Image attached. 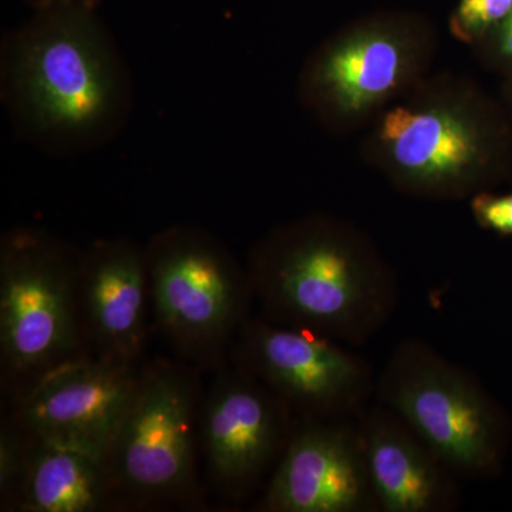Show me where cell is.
I'll return each mask as SVG.
<instances>
[{
  "label": "cell",
  "instance_id": "obj_1",
  "mask_svg": "<svg viewBox=\"0 0 512 512\" xmlns=\"http://www.w3.org/2000/svg\"><path fill=\"white\" fill-rule=\"evenodd\" d=\"M0 94L16 134L55 157L100 150L134 107L130 70L96 9H35L3 39Z\"/></svg>",
  "mask_w": 512,
  "mask_h": 512
},
{
  "label": "cell",
  "instance_id": "obj_2",
  "mask_svg": "<svg viewBox=\"0 0 512 512\" xmlns=\"http://www.w3.org/2000/svg\"><path fill=\"white\" fill-rule=\"evenodd\" d=\"M247 272L259 316L346 345L373 338L396 308V278L372 238L329 215L272 229Z\"/></svg>",
  "mask_w": 512,
  "mask_h": 512
},
{
  "label": "cell",
  "instance_id": "obj_3",
  "mask_svg": "<svg viewBox=\"0 0 512 512\" xmlns=\"http://www.w3.org/2000/svg\"><path fill=\"white\" fill-rule=\"evenodd\" d=\"M362 151L403 194L464 200L503 177L511 136L476 84L456 74H430L370 123Z\"/></svg>",
  "mask_w": 512,
  "mask_h": 512
},
{
  "label": "cell",
  "instance_id": "obj_4",
  "mask_svg": "<svg viewBox=\"0 0 512 512\" xmlns=\"http://www.w3.org/2000/svg\"><path fill=\"white\" fill-rule=\"evenodd\" d=\"M82 249L19 225L0 238V386L6 404L90 355L80 322Z\"/></svg>",
  "mask_w": 512,
  "mask_h": 512
},
{
  "label": "cell",
  "instance_id": "obj_5",
  "mask_svg": "<svg viewBox=\"0 0 512 512\" xmlns=\"http://www.w3.org/2000/svg\"><path fill=\"white\" fill-rule=\"evenodd\" d=\"M202 375L175 357L141 365L133 402L104 458L119 511L207 505L200 474Z\"/></svg>",
  "mask_w": 512,
  "mask_h": 512
},
{
  "label": "cell",
  "instance_id": "obj_6",
  "mask_svg": "<svg viewBox=\"0 0 512 512\" xmlns=\"http://www.w3.org/2000/svg\"><path fill=\"white\" fill-rule=\"evenodd\" d=\"M437 49L436 28L426 16L406 10L363 16L306 59L299 99L320 126L350 133L430 76Z\"/></svg>",
  "mask_w": 512,
  "mask_h": 512
},
{
  "label": "cell",
  "instance_id": "obj_7",
  "mask_svg": "<svg viewBox=\"0 0 512 512\" xmlns=\"http://www.w3.org/2000/svg\"><path fill=\"white\" fill-rule=\"evenodd\" d=\"M151 320L175 359L214 372L228 362L254 302L247 268L200 227L175 224L144 245Z\"/></svg>",
  "mask_w": 512,
  "mask_h": 512
},
{
  "label": "cell",
  "instance_id": "obj_8",
  "mask_svg": "<svg viewBox=\"0 0 512 512\" xmlns=\"http://www.w3.org/2000/svg\"><path fill=\"white\" fill-rule=\"evenodd\" d=\"M376 393L456 476L500 470L510 440L507 416L473 375L430 346H397Z\"/></svg>",
  "mask_w": 512,
  "mask_h": 512
},
{
  "label": "cell",
  "instance_id": "obj_9",
  "mask_svg": "<svg viewBox=\"0 0 512 512\" xmlns=\"http://www.w3.org/2000/svg\"><path fill=\"white\" fill-rule=\"evenodd\" d=\"M228 362L264 383L298 420L359 419L376 390L372 369L342 343L262 316L244 323Z\"/></svg>",
  "mask_w": 512,
  "mask_h": 512
},
{
  "label": "cell",
  "instance_id": "obj_10",
  "mask_svg": "<svg viewBox=\"0 0 512 512\" xmlns=\"http://www.w3.org/2000/svg\"><path fill=\"white\" fill-rule=\"evenodd\" d=\"M296 417L247 370L225 363L205 386L200 416V451L208 483L239 503L278 463Z\"/></svg>",
  "mask_w": 512,
  "mask_h": 512
},
{
  "label": "cell",
  "instance_id": "obj_11",
  "mask_svg": "<svg viewBox=\"0 0 512 512\" xmlns=\"http://www.w3.org/2000/svg\"><path fill=\"white\" fill-rule=\"evenodd\" d=\"M141 366L89 356L56 370L6 404V414L36 439L106 458L133 402Z\"/></svg>",
  "mask_w": 512,
  "mask_h": 512
},
{
  "label": "cell",
  "instance_id": "obj_12",
  "mask_svg": "<svg viewBox=\"0 0 512 512\" xmlns=\"http://www.w3.org/2000/svg\"><path fill=\"white\" fill-rule=\"evenodd\" d=\"M255 507L264 512L376 511L359 423L296 420Z\"/></svg>",
  "mask_w": 512,
  "mask_h": 512
},
{
  "label": "cell",
  "instance_id": "obj_13",
  "mask_svg": "<svg viewBox=\"0 0 512 512\" xmlns=\"http://www.w3.org/2000/svg\"><path fill=\"white\" fill-rule=\"evenodd\" d=\"M77 298L90 355L143 365L151 319L144 245L116 237L82 249Z\"/></svg>",
  "mask_w": 512,
  "mask_h": 512
},
{
  "label": "cell",
  "instance_id": "obj_14",
  "mask_svg": "<svg viewBox=\"0 0 512 512\" xmlns=\"http://www.w3.org/2000/svg\"><path fill=\"white\" fill-rule=\"evenodd\" d=\"M357 423L377 510L443 512L456 507V474L389 407H370Z\"/></svg>",
  "mask_w": 512,
  "mask_h": 512
},
{
  "label": "cell",
  "instance_id": "obj_15",
  "mask_svg": "<svg viewBox=\"0 0 512 512\" xmlns=\"http://www.w3.org/2000/svg\"><path fill=\"white\" fill-rule=\"evenodd\" d=\"M2 512L119 511L106 461L92 453L36 439Z\"/></svg>",
  "mask_w": 512,
  "mask_h": 512
},
{
  "label": "cell",
  "instance_id": "obj_16",
  "mask_svg": "<svg viewBox=\"0 0 512 512\" xmlns=\"http://www.w3.org/2000/svg\"><path fill=\"white\" fill-rule=\"evenodd\" d=\"M512 12V0H458L448 29L458 42L477 46Z\"/></svg>",
  "mask_w": 512,
  "mask_h": 512
},
{
  "label": "cell",
  "instance_id": "obj_17",
  "mask_svg": "<svg viewBox=\"0 0 512 512\" xmlns=\"http://www.w3.org/2000/svg\"><path fill=\"white\" fill-rule=\"evenodd\" d=\"M35 437L23 430L8 414L0 423V503L5 501L18 484L29 460Z\"/></svg>",
  "mask_w": 512,
  "mask_h": 512
},
{
  "label": "cell",
  "instance_id": "obj_18",
  "mask_svg": "<svg viewBox=\"0 0 512 512\" xmlns=\"http://www.w3.org/2000/svg\"><path fill=\"white\" fill-rule=\"evenodd\" d=\"M470 210L474 220L485 231L500 237H512V192H478L470 198Z\"/></svg>",
  "mask_w": 512,
  "mask_h": 512
},
{
  "label": "cell",
  "instance_id": "obj_19",
  "mask_svg": "<svg viewBox=\"0 0 512 512\" xmlns=\"http://www.w3.org/2000/svg\"><path fill=\"white\" fill-rule=\"evenodd\" d=\"M474 47L484 62L512 72V12L483 42Z\"/></svg>",
  "mask_w": 512,
  "mask_h": 512
},
{
  "label": "cell",
  "instance_id": "obj_20",
  "mask_svg": "<svg viewBox=\"0 0 512 512\" xmlns=\"http://www.w3.org/2000/svg\"><path fill=\"white\" fill-rule=\"evenodd\" d=\"M100 0H33L35 9L60 8V6H74V8L96 9Z\"/></svg>",
  "mask_w": 512,
  "mask_h": 512
},
{
  "label": "cell",
  "instance_id": "obj_21",
  "mask_svg": "<svg viewBox=\"0 0 512 512\" xmlns=\"http://www.w3.org/2000/svg\"><path fill=\"white\" fill-rule=\"evenodd\" d=\"M511 73V79L510 82H508V94H510V97L512 99V72Z\"/></svg>",
  "mask_w": 512,
  "mask_h": 512
}]
</instances>
